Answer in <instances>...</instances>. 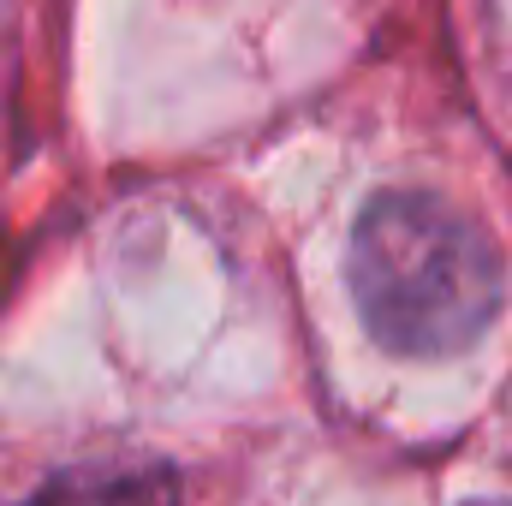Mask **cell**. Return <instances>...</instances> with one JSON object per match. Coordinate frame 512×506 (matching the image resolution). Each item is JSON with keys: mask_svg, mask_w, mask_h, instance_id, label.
Masks as SVG:
<instances>
[{"mask_svg": "<svg viewBox=\"0 0 512 506\" xmlns=\"http://www.w3.org/2000/svg\"><path fill=\"white\" fill-rule=\"evenodd\" d=\"M30 506H179V483L167 465H78V471H60L48 477Z\"/></svg>", "mask_w": 512, "mask_h": 506, "instance_id": "cell-2", "label": "cell"}, {"mask_svg": "<svg viewBox=\"0 0 512 506\" xmlns=\"http://www.w3.org/2000/svg\"><path fill=\"white\" fill-rule=\"evenodd\" d=\"M352 298L387 352L447 358L501 310V256L435 191H382L352 233Z\"/></svg>", "mask_w": 512, "mask_h": 506, "instance_id": "cell-1", "label": "cell"}]
</instances>
